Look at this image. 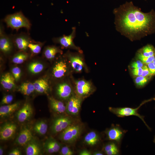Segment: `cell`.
Instances as JSON below:
<instances>
[{
  "mask_svg": "<svg viewBox=\"0 0 155 155\" xmlns=\"http://www.w3.org/2000/svg\"><path fill=\"white\" fill-rule=\"evenodd\" d=\"M33 136L30 129L27 127L23 129L16 140V143L21 146H24L31 141Z\"/></svg>",
  "mask_w": 155,
  "mask_h": 155,
  "instance_id": "14",
  "label": "cell"
},
{
  "mask_svg": "<svg viewBox=\"0 0 155 155\" xmlns=\"http://www.w3.org/2000/svg\"><path fill=\"white\" fill-rule=\"evenodd\" d=\"M44 148L46 152L52 154L55 153L53 147L48 141H47L45 144Z\"/></svg>",
  "mask_w": 155,
  "mask_h": 155,
  "instance_id": "39",
  "label": "cell"
},
{
  "mask_svg": "<svg viewBox=\"0 0 155 155\" xmlns=\"http://www.w3.org/2000/svg\"><path fill=\"white\" fill-rule=\"evenodd\" d=\"M99 141V137L96 132L91 131L88 133L84 138L85 142L87 145L93 146L96 145Z\"/></svg>",
  "mask_w": 155,
  "mask_h": 155,
  "instance_id": "25",
  "label": "cell"
},
{
  "mask_svg": "<svg viewBox=\"0 0 155 155\" xmlns=\"http://www.w3.org/2000/svg\"><path fill=\"white\" fill-rule=\"evenodd\" d=\"M150 73L152 75H155V65L153 62L147 64Z\"/></svg>",
  "mask_w": 155,
  "mask_h": 155,
  "instance_id": "42",
  "label": "cell"
},
{
  "mask_svg": "<svg viewBox=\"0 0 155 155\" xmlns=\"http://www.w3.org/2000/svg\"><path fill=\"white\" fill-rule=\"evenodd\" d=\"M33 84L35 90L40 93H47L49 89L48 82L43 79L36 80Z\"/></svg>",
  "mask_w": 155,
  "mask_h": 155,
  "instance_id": "20",
  "label": "cell"
},
{
  "mask_svg": "<svg viewBox=\"0 0 155 155\" xmlns=\"http://www.w3.org/2000/svg\"><path fill=\"white\" fill-rule=\"evenodd\" d=\"M82 128L80 125H71L62 131L60 138L65 142H73L79 137Z\"/></svg>",
  "mask_w": 155,
  "mask_h": 155,
  "instance_id": "9",
  "label": "cell"
},
{
  "mask_svg": "<svg viewBox=\"0 0 155 155\" xmlns=\"http://www.w3.org/2000/svg\"><path fill=\"white\" fill-rule=\"evenodd\" d=\"M136 57L137 59L142 61L144 64H148L153 62L155 57V56L150 57H145L140 53L137 52Z\"/></svg>",
  "mask_w": 155,
  "mask_h": 155,
  "instance_id": "31",
  "label": "cell"
},
{
  "mask_svg": "<svg viewBox=\"0 0 155 155\" xmlns=\"http://www.w3.org/2000/svg\"><path fill=\"white\" fill-rule=\"evenodd\" d=\"M145 0V1H146V0Z\"/></svg>",
  "mask_w": 155,
  "mask_h": 155,
  "instance_id": "50",
  "label": "cell"
},
{
  "mask_svg": "<svg viewBox=\"0 0 155 155\" xmlns=\"http://www.w3.org/2000/svg\"><path fill=\"white\" fill-rule=\"evenodd\" d=\"M82 100L75 93L73 95L67 100L66 111L67 113L72 115H78L81 108Z\"/></svg>",
  "mask_w": 155,
  "mask_h": 155,
  "instance_id": "10",
  "label": "cell"
},
{
  "mask_svg": "<svg viewBox=\"0 0 155 155\" xmlns=\"http://www.w3.org/2000/svg\"><path fill=\"white\" fill-rule=\"evenodd\" d=\"M61 154L63 155H72L73 152L67 146L63 147L61 150Z\"/></svg>",
  "mask_w": 155,
  "mask_h": 155,
  "instance_id": "37",
  "label": "cell"
},
{
  "mask_svg": "<svg viewBox=\"0 0 155 155\" xmlns=\"http://www.w3.org/2000/svg\"><path fill=\"white\" fill-rule=\"evenodd\" d=\"M8 154L9 155H20L21 154V153L20 150L16 148L12 150Z\"/></svg>",
  "mask_w": 155,
  "mask_h": 155,
  "instance_id": "43",
  "label": "cell"
},
{
  "mask_svg": "<svg viewBox=\"0 0 155 155\" xmlns=\"http://www.w3.org/2000/svg\"><path fill=\"white\" fill-rule=\"evenodd\" d=\"M75 94L83 99L92 94L96 90V88L91 80L84 78L75 79L71 76Z\"/></svg>",
  "mask_w": 155,
  "mask_h": 155,
  "instance_id": "3",
  "label": "cell"
},
{
  "mask_svg": "<svg viewBox=\"0 0 155 155\" xmlns=\"http://www.w3.org/2000/svg\"><path fill=\"white\" fill-rule=\"evenodd\" d=\"M153 63H154V65H155V57L153 61Z\"/></svg>",
  "mask_w": 155,
  "mask_h": 155,
  "instance_id": "47",
  "label": "cell"
},
{
  "mask_svg": "<svg viewBox=\"0 0 155 155\" xmlns=\"http://www.w3.org/2000/svg\"><path fill=\"white\" fill-rule=\"evenodd\" d=\"M28 48L34 53L37 54L41 51V46L40 44L30 43L28 45Z\"/></svg>",
  "mask_w": 155,
  "mask_h": 155,
  "instance_id": "33",
  "label": "cell"
},
{
  "mask_svg": "<svg viewBox=\"0 0 155 155\" xmlns=\"http://www.w3.org/2000/svg\"><path fill=\"white\" fill-rule=\"evenodd\" d=\"M71 75L68 80L58 84L56 88V92L61 99L67 100L75 94Z\"/></svg>",
  "mask_w": 155,
  "mask_h": 155,
  "instance_id": "7",
  "label": "cell"
},
{
  "mask_svg": "<svg viewBox=\"0 0 155 155\" xmlns=\"http://www.w3.org/2000/svg\"><path fill=\"white\" fill-rule=\"evenodd\" d=\"M27 54L20 53L16 55L12 59L13 62L15 64H20L22 63L28 58Z\"/></svg>",
  "mask_w": 155,
  "mask_h": 155,
  "instance_id": "30",
  "label": "cell"
},
{
  "mask_svg": "<svg viewBox=\"0 0 155 155\" xmlns=\"http://www.w3.org/2000/svg\"><path fill=\"white\" fill-rule=\"evenodd\" d=\"M137 52L146 57L155 56V48L152 44H148L139 49Z\"/></svg>",
  "mask_w": 155,
  "mask_h": 155,
  "instance_id": "26",
  "label": "cell"
},
{
  "mask_svg": "<svg viewBox=\"0 0 155 155\" xmlns=\"http://www.w3.org/2000/svg\"><path fill=\"white\" fill-rule=\"evenodd\" d=\"M149 79L142 75L137 76L134 79L135 84L138 87L144 86L148 82Z\"/></svg>",
  "mask_w": 155,
  "mask_h": 155,
  "instance_id": "32",
  "label": "cell"
},
{
  "mask_svg": "<svg viewBox=\"0 0 155 155\" xmlns=\"http://www.w3.org/2000/svg\"><path fill=\"white\" fill-rule=\"evenodd\" d=\"M72 122L71 119L68 117L57 118L54 121L52 125V131L54 133L62 131L71 125Z\"/></svg>",
  "mask_w": 155,
  "mask_h": 155,
  "instance_id": "12",
  "label": "cell"
},
{
  "mask_svg": "<svg viewBox=\"0 0 155 155\" xmlns=\"http://www.w3.org/2000/svg\"><path fill=\"white\" fill-rule=\"evenodd\" d=\"M142 68V71L141 75L149 79L152 75L150 73L147 65H144Z\"/></svg>",
  "mask_w": 155,
  "mask_h": 155,
  "instance_id": "36",
  "label": "cell"
},
{
  "mask_svg": "<svg viewBox=\"0 0 155 155\" xmlns=\"http://www.w3.org/2000/svg\"><path fill=\"white\" fill-rule=\"evenodd\" d=\"M127 131L122 129L119 125H116L106 130V133L108 139L114 141L119 145Z\"/></svg>",
  "mask_w": 155,
  "mask_h": 155,
  "instance_id": "11",
  "label": "cell"
},
{
  "mask_svg": "<svg viewBox=\"0 0 155 155\" xmlns=\"http://www.w3.org/2000/svg\"><path fill=\"white\" fill-rule=\"evenodd\" d=\"M65 57L68 61L73 73H80L89 72V68L86 63L83 52H73L68 51Z\"/></svg>",
  "mask_w": 155,
  "mask_h": 155,
  "instance_id": "2",
  "label": "cell"
},
{
  "mask_svg": "<svg viewBox=\"0 0 155 155\" xmlns=\"http://www.w3.org/2000/svg\"><path fill=\"white\" fill-rule=\"evenodd\" d=\"M32 113L33 110L31 105L29 103H26L17 112L18 120L20 122H23L30 117Z\"/></svg>",
  "mask_w": 155,
  "mask_h": 155,
  "instance_id": "15",
  "label": "cell"
},
{
  "mask_svg": "<svg viewBox=\"0 0 155 155\" xmlns=\"http://www.w3.org/2000/svg\"><path fill=\"white\" fill-rule=\"evenodd\" d=\"M27 155H38L40 153V149L36 143L30 142L28 144L25 149Z\"/></svg>",
  "mask_w": 155,
  "mask_h": 155,
  "instance_id": "24",
  "label": "cell"
},
{
  "mask_svg": "<svg viewBox=\"0 0 155 155\" xmlns=\"http://www.w3.org/2000/svg\"><path fill=\"white\" fill-rule=\"evenodd\" d=\"M64 59L57 61L52 69V76L55 78L61 79L65 77H69L73 73L69 64L65 57Z\"/></svg>",
  "mask_w": 155,
  "mask_h": 155,
  "instance_id": "6",
  "label": "cell"
},
{
  "mask_svg": "<svg viewBox=\"0 0 155 155\" xmlns=\"http://www.w3.org/2000/svg\"><path fill=\"white\" fill-rule=\"evenodd\" d=\"M152 100H154V98L145 100L141 103L138 107L135 108L129 107L119 108L109 107L108 109L111 112L118 117H123L130 116H135L138 117L143 121L148 129L151 131V128L148 125L144 120V117L138 113V111L141 107L144 104Z\"/></svg>",
  "mask_w": 155,
  "mask_h": 155,
  "instance_id": "4",
  "label": "cell"
},
{
  "mask_svg": "<svg viewBox=\"0 0 155 155\" xmlns=\"http://www.w3.org/2000/svg\"><path fill=\"white\" fill-rule=\"evenodd\" d=\"M47 124L43 121H41L36 123L34 128V131L41 135L45 134L47 131Z\"/></svg>",
  "mask_w": 155,
  "mask_h": 155,
  "instance_id": "28",
  "label": "cell"
},
{
  "mask_svg": "<svg viewBox=\"0 0 155 155\" xmlns=\"http://www.w3.org/2000/svg\"><path fill=\"white\" fill-rule=\"evenodd\" d=\"M19 103H15L1 106L0 107V115L3 117L8 115L15 111L18 108Z\"/></svg>",
  "mask_w": 155,
  "mask_h": 155,
  "instance_id": "21",
  "label": "cell"
},
{
  "mask_svg": "<svg viewBox=\"0 0 155 155\" xmlns=\"http://www.w3.org/2000/svg\"><path fill=\"white\" fill-rule=\"evenodd\" d=\"M114 24L115 29L130 41L139 40L155 33V11L143 12L132 1L115 8Z\"/></svg>",
  "mask_w": 155,
  "mask_h": 155,
  "instance_id": "1",
  "label": "cell"
},
{
  "mask_svg": "<svg viewBox=\"0 0 155 155\" xmlns=\"http://www.w3.org/2000/svg\"><path fill=\"white\" fill-rule=\"evenodd\" d=\"M94 155H103V154L101 152H96L94 153Z\"/></svg>",
  "mask_w": 155,
  "mask_h": 155,
  "instance_id": "45",
  "label": "cell"
},
{
  "mask_svg": "<svg viewBox=\"0 0 155 155\" xmlns=\"http://www.w3.org/2000/svg\"><path fill=\"white\" fill-rule=\"evenodd\" d=\"M3 150L2 147H0V155H2L3 154Z\"/></svg>",
  "mask_w": 155,
  "mask_h": 155,
  "instance_id": "46",
  "label": "cell"
},
{
  "mask_svg": "<svg viewBox=\"0 0 155 155\" xmlns=\"http://www.w3.org/2000/svg\"><path fill=\"white\" fill-rule=\"evenodd\" d=\"M20 92L23 94L29 96L35 90L33 84L30 82L23 83L19 88Z\"/></svg>",
  "mask_w": 155,
  "mask_h": 155,
  "instance_id": "27",
  "label": "cell"
},
{
  "mask_svg": "<svg viewBox=\"0 0 155 155\" xmlns=\"http://www.w3.org/2000/svg\"><path fill=\"white\" fill-rule=\"evenodd\" d=\"M142 68H133L131 70L132 74L134 76H138L142 75Z\"/></svg>",
  "mask_w": 155,
  "mask_h": 155,
  "instance_id": "41",
  "label": "cell"
},
{
  "mask_svg": "<svg viewBox=\"0 0 155 155\" xmlns=\"http://www.w3.org/2000/svg\"><path fill=\"white\" fill-rule=\"evenodd\" d=\"M12 45L9 38L0 30V49L4 53H8L11 50Z\"/></svg>",
  "mask_w": 155,
  "mask_h": 155,
  "instance_id": "17",
  "label": "cell"
},
{
  "mask_svg": "<svg viewBox=\"0 0 155 155\" xmlns=\"http://www.w3.org/2000/svg\"><path fill=\"white\" fill-rule=\"evenodd\" d=\"M4 20L8 27L16 30L22 28L29 30L31 26L29 20L21 12L8 15Z\"/></svg>",
  "mask_w": 155,
  "mask_h": 155,
  "instance_id": "5",
  "label": "cell"
},
{
  "mask_svg": "<svg viewBox=\"0 0 155 155\" xmlns=\"http://www.w3.org/2000/svg\"><path fill=\"white\" fill-rule=\"evenodd\" d=\"M15 80L13 76L11 74L7 73L2 76L1 83L5 89L10 90L15 86Z\"/></svg>",
  "mask_w": 155,
  "mask_h": 155,
  "instance_id": "18",
  "label": "cell"
},
{
  "mask_svg": "<svg viewBox=\"0 0 155 155\" xmlns=\"http://www.w3.org/2000/svg\"><path fill=\"white\" fill-rule=\"evenodd\" d=\"M144 65V63L139 60L133 62L131 64V66L133 68H142Z\"/></svg>",
  "mask_w": 155,
  "mask_h": 155,
  "instance_id": "40",
  "label": "cell"
},
{
  "mask_svg": "<svg viewBox=\"0 0 155 155\" xmlns=\"http://www.w3.org/2000/svg\"><path fill=\"white\" fill-rule=\"evenodd\" d=\"M17 129L16 125L12 123H7L0 128V139L6 140L11 138L15 133Z\"/></svg>",
  "mask_w": 155,
  "mask_h": 155,
  "instance_id": "13",
  "label": "cell"
},
{
  "mask_svg": "<svg viewBox=\"0 0 155 155\" xmlns=\"http://www.w3.org/2000/svg\"><path fill=\"white\" fill-rule=\"evenodd\" d=\"M43 68V64L38 62L32 63L29 65L28 67L30 71L33 74H36L41 72Z\"/></svg>",
  "mask_w": 155,
  "mask_h": 155,
  "instance_id": "29",
  "label": "cell"
},
{
  "mask_svg": "<svg viewBox=\"0 0 155 155\" xmlns=\"http://www.w3.org/2000/svg\"><path fill=\"white\" fill-rule=\"evenodd\" d=\"M71 33L69 35H63L62 36L54 38V40L60 44L63 48L73 49L77 51L83 52L80 48L76 46L73 40L76 35V28L75 27L72 28Z\"/></svg>",
  "mask_w": 155,
  "mask_h": 155,
  "instance_id": "8",
  "label": "cell"
},
{
  "mask_svg": "<svg viewBox=\"0 0 155 155\" xmlns=\"http://www.w3.org/2000/svg\"><path fill=\"white\" fill-rule=\"evenodd\" d=\"M154 100H155V97H154Z\"/></svg>",
  "mask_w": 155,
  "mask_h": 155,
  "instance_id": "49",
  "label": "cell"
},
{
  "mask_svg": "<svg viewBox=\"0 0 155 155\" xmlns=\"http://www.w3.org/2000/svg\"><path fill=\"white\" fill-rule=\"evenodd\" d=\"M16 36L14 41L18 49L22 51L26 50L28 48V45L30 43L28 36L22 34Z\"/></svg>",
  "mask_w": 155,
  "mask_h": 155,
  "instance_id": "16",
  "label": "cell"
},
{
  "mask_svg": "<svg viewBox=\"0 0 155 155\" xmlns=\"http://www.w3.org/2000/svg\"><path fill=\"white\" fill-rule=\"evenodd\" d=\"M62 53V51L59 47L51 46L46 47L44 51V54L47 59L51 60L55 57L57 54Z\"/></svg>",
  "mask_w": 155,
  "mask_h": 155,
  "instance_id": "22",
  "label": "cell"
},
{
  "mask_svg": "<svg viewBox=\"0 0 155 155\" xmlns=\"http://www.w3.org/2000/svg\"><path fill=\"white\" fill-rule=\"evenodd\" d=\"M153 142L155 144V135L154 136V137Z\"/></svg>",
  "mask_w": 155,
  "mask_h": 155,
  "instance_id": "48",
  "label": "cell"
},
{
  "mask_svg": "<svg viewBox=\"0 0 155 155\" xmlns=\"http://www.w3.org/2000/svg\"><path fill=\"white\" fill-rule=\"evenodd\" d=\"M48 142L53 147L55 152H58L60 149V146L59 143L54 140H50Z\"/></svg>",
  "mask_w": 155,
  "mask_h": 155,
  "instance_id": "38",
  "label": "cell"
},
{
  "mask_svg": "<svg viewBox=\"0 0 155 155\" xmlns=\"http://www.w3.org/2000/svg\"><path fill=\"white\" fill-rule=\"evenodd\" d=\"M13 100V96L8 94L4 96L1 100V104H8L11 102Z\"/></svg>",
  "mask_w": 155,
  "mask_h": 155,
  "instance_id": "35",
  "label": "cell"
},
{
  "mask_svg": "<svg viewBox=\"0 0 155 155\" xmlns=\"http://www.w3.org/2000/svg\"><path fill=\"white\" fill-rule=\"evenodd\" d=\"M80 155H90L91 154L90 152L87 150H84L81 151L80 154Z\"/></svg>",
  "mask_w": 155,
  "mask_h": 155,
  "instance_id": "44",
  "label": "cell"
},
{
  "mask_svg": "<svg viewBox=\"0 0 155 155\" xmlns=\"http://www.w3.org/2000/svg\"><path fill=\"white\" fill-rule=\"evenodd\" d=\"M12 73L15 80L18 81L20 78L21 74V70L18 67H15L12 69Z\"/></svg>",
  "mask_w": 155,
  "mask_h": 155,
  "instance_id": "34",
  "label": "cell"
},
{
  "mask_svg": "<svg viewBox=\"0 0 155 155\" xmlns=\"http://www.w3.org/2000/svg\"><path fill=\"white\" fill-rule=\"evenodd\" d=\"M50 106L54 111L59 113H64L66 111V106L64 103L52 97L49 98Z\"/></svg>",
  "mask_w": 155,
  "mask_h": 155,
  "instance_id": "19",
  "label": "cell"
},
{
  "mask_svg": "<svg viewBox=\"0 0 155 155\" xmlns=\"http://www.w3.org/2000/svg\"><path fill=\"white\" fill-rule=\"evenodd\" d=\"M117 143L112 142L106 144L104 148V151L106 154L108 155L119 154L120 151L119 146L117 145Z\"/></svg>",
  "mask_w": 155,
  "mask_h": 155,
  "instance_id": "23",
  "label": "cell"
}]
</instances>
